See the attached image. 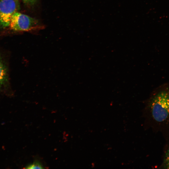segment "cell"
<instances>
[{"mask_svg":"<svg viewBox=\"0 0 169 169\" xmlns=\"http://www.w3.org/2000/svg\"><path fill=\"white\" fill-rule=\"evenodd\" d=\"M38 26V22L36 19L17 12L12 16L9 25L11 29L16 31H29Z\"/></svg>","mask_w":169,"mask_h":169,"instance_id":"7a4b0ae2","label":"cell"},{"mask_svg":"<svg viewBox=\"0 0 169 169\" xmlns=\"http://www.w3.org/2000/svg\"><path fill=\"white\" fill-rule=\"evenodd\" d=\"M14 0L17 4V10H18L20 8V4H19V0Z\"/></svg>","mask_w":169,"mask_h":169,"instance_id":"ba28073f","label":"cell"},{"mask_svg":"<svg viewBox=\"0 0 169 169\" xmlns=\"http://www.w3.org/2000/svg\"><path fill=\"white\" fill-rule=\"evenodd\" d=\"M17 10L14 0H0V28L9 26L12 16Z\"/></svg>","mask_w":169,"mask_h":169,"instance_id":"3957f363","label":"cell"},{"mask_svg":"<svg viewBox=\"0 0 169 169\" xmlns=\"http://www.w3.org/2000/svg\"><path fill=\"white\" fill-rule=\"evenodd\" d=\"M163 166L164 168L169 169V148L165 154Z\"/></svg>","mask_w":169,"mask_h":169,"instance_id":"8992f818","label":"cell"},{"mask_svg":"<svg viewBox=\"0 0 169 169\" xmlns=\"http://www.w3.org/2000/svg\"><path fill=\"white\" fill-rule=\"evenodd\" d=\"M148 106L155 121L162 122L169 119V86L157 89L151 97Z\"/></svg>","mask_w":169,"mask_h":169,"instance_id":"6da1fadb","label":"cell"},{"mask_svg":"<svg viewBox=\"0 0 169 169\" xmlns=\"http://www.w3.org/2000/svg\"><path fill=\"white\" fill-rule=\"evenodd\" d=\"M0 93L6 95L12 94L7 62L0 52Z\"/></svg>","mask_w":169,"mask_h":169,"instance_id":"277c9868","label":"cell"},{"mask_svg":"<svg viewBox=\"0 0 169 169\" xmlns=\"http://www.w3.org/2000/svg\"><path fill=\"white\" fill-rule=\"evenodd\" d=\"M37 0H22L24 3L29 5H33Z\"/></svg>","mask_w":169,"mask_h":169,"instance_id":"52a82bcc","label":"cell"},{"mask_svg":"<svg viewBox=\"0 0 169 169\" xmlns=\"http://www.w3.org/2000/svg\"><path fill=\"white\" fill-rule=\"evenodd\" d=\"M26 169H43V166L41 163L38 161H36L33 163L27 165L25 167Z\"/></svg>","mask_w":169,"mask_h":169,"instance_id":"5b68a950","label":"cell"}]
</instances>
